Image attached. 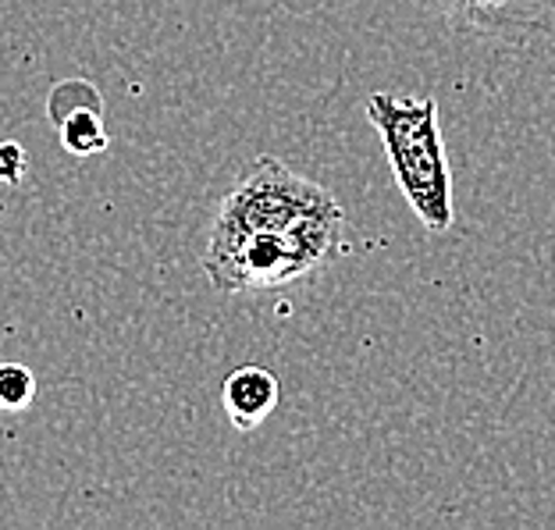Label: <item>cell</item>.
Here are the masks:
<instances>
[{"instance_id":"cell-7","label":"cell","mask_w":555,"mask_h":530,"mask_svg":"<svg viewBox=\"0 0 555 530\" xmlns=\"http://www.w3.org/2000/svg\"><path fill=\"white\" fill-rule=\"evenodd\" d=\"M36 399V374L25 363H0V410L22 413Z\"/></svg>"},{"instance_id":"cell-2","label":"cell","mask_w":555,"mask_h":530,"mask_svg":"<svg viewBox=\"0 0 555 530\" xmlns=\"http://www.w3.org/2000/svg\"><path fill=\"white\" fill-rule=\"evenodd\" d=\"M343 238L346 214L343 207H327L302 218L293 229L249 235L218 257H204V274L221 296L274 293L327 268L343 249Z\"/></svg>"},{"instance_id":"cell-3","label":"cell","mask_w":555,"mask_h":530,"mask_svg":"<svg viewBox=\"0 0 555 530\" xmlns=\"http://www.w3.org/2000/svg\"><path fill=\"white\" fill-rule=\"evenodd\" d=\"M327 207H338V199L324 185L302 179L278 157H257L214 214L204 257H218L249 235L293 229Z\"/></svg>"},{"instance_id":"cell-1","label":"cell","mask_w":555,"mask_h":530,"mask_svg":"<svg viewBox=\"0 0 555 530\" xmlns=\"http://www.w3.org/2000/svg\"><path fill=\"white\" fill-rule=\"evenodd\" d=\"M367 118L382 135L388 168L410 210L427 232H449L456 221V204H452V168L438 125V100L374 93L367 100Z\"/></svg>"},{"instance_id":"cell-5","label":"cell","mask_w":555,"mask_h":530,"mask_svg":"<svg viewBox=\"0 0 555 530\" xmlns=\"http://www.w3.org/2000/svg\"><path fill=\"white\" fill-rule=\"evenodd\" d=\"M47 115L54 118L61 132V146L72 157H96L111 146V132L104 125V100L96 86L86 79H65L57 82L47 96Z\"/></svg>"},{"instance_id":"cell-4","label":"cell","mask_w":555,"mask_h":530,"mask_svg":"<svg viewBox=\"0 0 555 530\" xmlns=\"http://www.w3.org/2000/svg\"><path fill=\"white\" fill-rule=\"evenodd\" d=\"M452 29L524 47L555 29V0H427Z\"/></svg>"},{"instance_id":"cell-6","label":"cell","mask_w":555,"mask_h":530,"mask_svg":"<svg viewBox=\"0 0 555 530\" xmlns=\"http://www.w3.org/2000/svg\"><path fill=\"white\" fill-rule=\"evenodd\" d=\"M278 399H282V385L268 367H238L224 377L221 385V406L229 413L232 427L238 431H257V427L274 413Z\"/></svg>"},{"instance_id":"cell-8","label":"cell","mask_w":555,"mask_h":530,"mask_svg":"<svg viewBox=\"0 0 555 530\" xmlns=\"http://www.w3.org/2000/svg\"><path fill=\"white\" fill-rule=\"evenodd\" d=\"M29 171V154L18 143H0V182L15 185Z\"/></svg>"}]
</instances>
